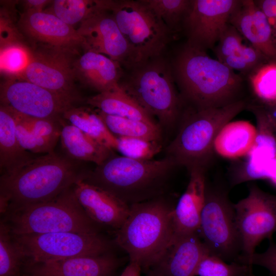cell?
Listing matches in <instances>:
<instances>
[{
  "instance_id": "obj_1",
  "label": "cell",
  "mask_w": 276,
  "mask_h": 276,
  "mask_svg": "<svg viewBox=\"0 0 276 276\" xmlns=\"http://www.w3.org/2000/svg\"><path fill=\"white\" fill-rule=\"evenodd\" d=\"M79 162L54 152L32 157L2 174L1 214L7 209L51 200L84 179L88 171Z\"/></svg>"
},
{
  "instance_id": "obj_2",
  "label": "cell",
  "mask_w": 276,
  "mask_h": 276,
  "mask_svg": "<svg viewBox=\"0 0 276 276\" xmlns=\"http://www.w3.org/2000/svg\"><path fill=\"white\" fill-rule=\"evenodd\" d=\"M172 72L181 97L190 107H219L242 100V78L205 51L188 43L176 56Z\"/></svg>"
},
{
  "instance_id": "obj_3",
  "label": "cell",
  "mask_w": 276,
  "mask_h": 276,
  "mask_svg": "<svg viewBox=\"0 0 276 276\" xmlns=\"http://www.w3.org/2000/svg\"><path fill=\"white\" fill-rule=\"evenodd\" d=\"M174 207L160 197L130 205L114 240L129 261L148 271L160 260L175 238Z\"/></svg>"
},
{
  "instance_id": "obj_4",
  "label": "cell",
  "mask_w": 276,
  "mask_h": 276,
  "mask_svg": "<svg viewBox=\"0 0 276 276\" xmlns=\"http://www.w3.org/2000/svg\"><path fill=\"white\" fill-rule=\"evenodd\" d=\"M176 166L167 156L158 160H139L114 153L88 171L83 180L130 205L159 197Z\"/></svg>"
},
{
  "instance_id": "obj_5",
  "label": "cell",
  "mask_w": 276,
  "mask_h": 276,
  "mask_svg": "<svg viewBox=\"0 0 276 276\" xmlns=\"http://www.w3.org/2000/svg\"><path fill=\"white\" fill-rule=\"evenodd\" d=\"M247 106L240 100L219 107H189L183 112L177 134L166 148V156L189 171L195 168L207 170L216 154L214 144L217 134Z\"/></svg>"
},
{
  "instance_id": "obj_6",
  "label": "cell",
  "mask_w": 276,
  "mask_h": 276,
  "mask_svg": "<svg viewBox=\"0 0 276 276\" xmlns=\"http://www.w3.org/2000/svg\"><path fill=\"white\" fill-rule=\"evenodd\" d=\"M73 186L48 201L7 209L1 214V221L16 235L62 232L100 233L102 227L86 214Z\"/></svg>"
},
{
  "instance_id": "obj_7",
  "label": "cell",
  "mask_w": 276,
  "mask_h": 276,
  "mask_svg": "<svg viewBox=\"0 0 276 276\" xmlns=\"http://www.w3.org/2000/svg\"><path fill=\"white\" fill-rule=\"evenodd\" d=\"M120 88L152 117L168 127L182 115V99L176 91L171 68L161 56L129 70Z\"/></svg>"
},
{
  "instance_id": "obj_8",
  "label": "cell",
  "mask_w": 276,
  "mask_h": 276,
  "mask_svg": "<svg viewBox=\"0 0 276 276\" xmlns=\"http://www.w3.org/2000/svg\"><path fill=\"white\" fill-rule=\"evenodd\" d=\"M198 234L209 255L227 262H237L242 250L234 203L224 183L206 181Z\"/></svg>"
},
{
  "instance_id": "obj_9",
  "label": "cell",
  "mask_w": 276,
  "mask_h": 276,
  "mask_svg": "<svg viewBox=\"0 0 276 276\" xmlns=\"http://www.w3.org/2000/svg\"><path fill=\"white\" fill-rule=\"evenodd\" d=\"M109 11L139 65L161 56L171 33L141 0L112 1Z\"/></svg>"
},
{
  "instance_id": "obj_10",
  "label": "cell",
  "mask_w": 276,
  "mask_h": 276,
  "mask_svg": "<svg viewBox=\"0 0 276 276\" xmlns=\"http://www.w3.org/2000/svg\"><path fill=\"white\" fill-rule=\"evenodd\" d=\"M13 235L25 257V263L99 256L112 252L113 248V243L100 233L62 232Z\"/></svg>"
},
{
  "instance_id": "obj_11",
  "label": "cell",
  "mask_w": 276,
  "mask_h": 276,
  "mask_svg": "<svg viewBox=\"0 0 276 276\" xmlns=\"http://www.w3.org/2000/svg\"><path fill=\"white\" fill-rule=\"evenodd\" d=\"M242 250L237 262L247 265L256 247L264 239H272L276 232V195L248 185V194L234 203Z\"/></svg>"
},
{
  "instance_id": "obj_12",
  "label": "cell",
  "mask_w": 276,
  "mask_h": 276,
  "mask_svg": "<svg viewBox=\"0 0 276 276\" xmlns=\"http://www.w3.org/2000/svg\"><path fill=\"white\" fill-rule=\"evenodd\" d=\"M76 50L43 44L32 53L30 62L18 78L40 86L76 104L81 101L75 81Z\"/></svg>"
},
{
  "instance_id": "obj_13",
  "label": "cell",
  "mask_w": 276,
  "mask_h": 276,
  "mask_svg": "<svg viewBox=\"0 0 276 276\" xmlns=\"http://www.w3.org/2000/svg\"><path fill=\"white\" fill-rule=\"evenodd\" d=\"M1 105L35 119L59 120L74 102L27 80L11 79L1 87Z\"/></svg>"
},
{
  "instance_id": "obj_14",
  "label": "cell",
  "mask_w": 276,
  "mask_h": 276,
  "mask_svg": "<svg viewBox=\"0 0 276 276\" xmlns=\"http://www.w3.org/2000/svg\"><path fill=\"white\" fill-rule=\"evenodd\" d=\"M240 1L192 0L182 29L187 43L206 51L214 47Z\"/></svg>"
},
{
  "instance_id": "obj_15",
  "label": "cell",
  "mask_w": 276,
  "mask_h": 276,
  "mask_svg": "<svg viewBox=\"0 0 276 276\" xmlns=\"http://www.w3.org/2000/svg\"><path fill=\"white\" fill-rule=\"evenodd\" d=\"M108 11L99 12L80 24L77 30L85 40L84 50L104 54L130 70L139 65L137 58Z\"/></svg>"
},
{
  "instance_id": "obj_16",
  "label": "cell",
  "mask_w": 276,
  "mask_h": 276,
  "mask_svg": "<svg viewBox=\"0 0 276 276\" xmlns=\"http://www.w3.org/2000/svg\"><path fill=\"white\" fill-rule=\"evenodd\" d=\"M73 188L79 203L95 222L116 232L122 226L129 214V205L83 179L76 182Z\"/></svg>"
},
{
  "instance_id": "obj_17",
  "label": "cell",
  "mask_w": 276,
  "mask_h": 276,
  "mask_svg": "<svg viewBox=\"0 0 276 276\" xmlns=\"http://www.w3.org/2000/svg\"><path fill=\"white\" fill-rule=\"evenodd\" d=\"M121 263L111 252L48 262L27 263L24 270L36 276H113Z\"/></svg>"
},
{
  "instance_id": "obj_18",
  "label": "cell",
  "mask_w": 276,
  "mask_h": 276,
  "mask_svg": "<svg viewBox=\"0 0 276 276\" xmlns=\"http://www.w3.org/2000/svg\"><path fill=\"white\" fill-rule=\"evenodd\" d=\"M19 25L30 38L43 44L74 50L81 47L85 49V40L78 30L51 13L24 12Z\"/></svg>"
},
{
  "instance_id": "obj_19",
  "label": "cell",
  "mask_w": 276,
  "mask_h": 276,
  "mask_svg": "<svg viewBox=\"0 0 276 276\" xmlns=\"http://www.w3.org/2000/svg\"><path fill=\"white\" fill-rule=\"evenodd\" d=\"M209 254L198 233L179 236L149 270L156 276H195L200 262Z\"/></svg>"
},
{
  "instance_id": "obj_20",
  "label": "cell",
  "mask_w": 276,
  "mask_h": 276,
  "mask_svg": "<svg viewBox=\"0 0 276 276\" xmlns=\"http://www.w3.org/2000/svg\"><path fill=\"white\" fill-rule=\"evenodd\" d=\"M228 23L235 27L264 56L276 59V47L271 25L255 1H240L231 14Z\"/></svg>"
},
{
  "instance_id": "obj_21",
  "label": "cell",
  "mask_w": 276,
  "mask_h": 276,
  "mask_svg": "<svg viewBox=\"0 0 276 276\" xmlns=\"http://www.w3.org/2000/svg\"><path fill=\"white\" fill-rule=\"evenodd\" d=\"M206 171L199 168L189 171L188 186L174 209L175 238L198 233L205 200Z\"/></svg>"
},
{
  "instance_id": "obj_22",
  "label": "cell",
  "mask_w": 276,
  "mask_h": 276,
  "mask_svg": "<svg viewBox=\"0 0 276 276\" xmlns=\"http://www.w3.org/2000/svg\"><path fill=\"white\" fill-rule=\"evenodd\" d=\"M77 79L99 93L120 88L122 65L108 56L87 49L74 63Z\"/></svg>"
},
{
  "instance_id": "obj_23",
  "label": "cell",
  "mask_w": 276,
  "mask_h": 276,
  "mask_svg": "<svg viewBox=\"0 0 276 276\" xmlns=\"http://www.w3.org/2000/svg\"><path fill=\"white\" fill-rule=\"evenodd\" d=\"M14 112L17 139L24 150L43 154L55 152L60 137L62 118L59 120L31 118Z\"/></svg>"
},
{
  "instance_id": "obj_24",
  "label": "cell",
  "mask_w": 276,
  "mask_h": 276,
  "mask_svg": "<svg viewBox=\"0 0 276 276\" xmlns=\"http://www.w3.org/2000/svg\"><path fill=\"white\" fill-rule=\"evenodd\" d=\"M60 140L65 155L78 162H90L98 166L115 153L63 118Z\"/></svg>"
},
{
  "instance_id": "obj_25",
  "label": "cell",
  "mask_w": 276,
  "mask_h": 276,
  "mask_svg": "<svg viewBox=\"0 0 276 276\" xmlns=\"http://www.w3.org/2000/svg\"><path fill=\"white\" fill-rule=\"evenodd\" d=\"M256 128L249 122L239 120L226 124L214 144L216 154L228 159L246 157L255 144Z\"/></svg>"
},
{
  "instance_id": "obj_26",
  "label": "cell",
  "mask_w": 276,
  "mask_h": 276,
  "mask_svg": "<svg viewBox=\"0 0 276 276\" xmlns=\"http://www.w3.org/2000/svg\"><path fill=\"white\" fill-rule=\"evenodd\" d=\"M87 103L103 113L152 124H157L153 117L120 88L98 93L88 98Z\"/></svg>"
},
{
  "instance_id": "obj_27",
  "label": "cell",
  "mask_w": 276,
  "mask_h": 276,
  "mask_svg": "<svg viewBox=\"0 0 276 276\" xmlns=\"http://www.w3.org/2000/svg\"><path fill=\"white\" fill-rule=\"evenodd\" d=\"M32 157L18 142L14 111L0 107V168L1 174Z\"/></svg>"
},
{
  "instance_id": "obj_28",
  "label": "cell",
  "mask_w": 276,
  "mask_h": 276,
  "mask_svg": "<svg viewBox=\"0 0 276 276\" xmlns=\"http://www.w3.org/2000/svg\"><path fill=\"white\" fill-rule=\"evenodd\" d=\"M257 123L256 137L251 150L245 159L263 164L276 158V124L265 107L250 105Z\"/></svg>"
},
{
  "instance_id": "obj_29",
  "label": "cell",
  "mask_w": 276,
  "mask_h": 276,
  "mask_svg": "<svg viewBox=\"0 0 276 276\" xmlns=\"http://www.w3.org/2000/svg\"><path fill=\"white\" fill-rule=\"evenodd\" d=\"M62 118L100 143L116 150L118 137L108 130L96 109L75 106L65 111Z\"/></svg>"
},
{
  "instance_id": "obj_30",
  "label": "cell",
  "mask_w": 276,
  "mask_h": 276,
  "mask_svg": "<svg viewBox=\"0 0 276 276\" xmlns=\"http://www.w3.org/2000/svg\"><path fill=\"white\" fill-rule=\"evenodd\" d=\"M112 1L56 0L48 11L66 24H80L94 14L110 9Z\"/></svg>"
},
{
  "instance_id": "obj_31",
  "label": "cell",
  "mask_w": 276,
  "mask_h": 276,
  "mask_svg": "<svg viewBox=\"0 0 276 276\" xmlns=\"http://www.w3.org/2000/svg\"><path fill=\"white\" fill-rule=\"evenodd\" d=\"M96 110L108 130L117 137L161 141L162 132L158 124L109 115Z\"/></svg>"
},
{
  "instance_id": "obj_32",
  "label": "cell",
  "mask_w": 276,
  "mask_h": 276,
  "mask_svg": "<svg viewBox=\"0 0 276 276\" xmlns=\"http://www.w3.org/2000/svg\"><path fill=\"white\" fill-rule=\"evenodd\" d=\"M25 257L8 227L0 222V276H20Z\"/></svg>"
},
{
  "instance_id": "obj_33",
  "label": "cell",
  "mask_w": 276,
  "mask_h": 276,
  "mask_svg": "<svg viewBox=\"0 0 276 276\" xmlns=\"http://www.w3.org/2000/svg\"><path fill=\"white\" fill-rule=\"evenodd\" d=\"M172 33L182 29L192 5L190 0H141Z\"/></svg>"
},
{
  "instance_id": "obj_34",
  "label": "cell",
  "mask_w": 276,
  "mask_h": 276,
  "mask_svg": "<svg viewBox=\"0 0 276 276\" xmlns=\"http://www.w3.org/2000/svg\"><path fill=\"white\" fill-rule=\"evenodd\" d=\"M253 268L237 262L227 263L217 257L207 255L200 262L195 276H252Z\"/></svg>"
},
{
  "instance_id": "obj_35",
  "label": "cell",
  "mask_w": 276,
  "mask_h": 276,
  "mask_svg": "<svg viewBox=\"0 0 276 276\" xmlns=\"http://www.w3.org/2000/svg\"><path fill=\"white\" fill-rule=\"evenodd\" d=\"M32 53L15 41L4 44L1 49V71L3 73L19 78L31 60Z\"/></svg>"
},
{
  "instance_id": "obj_36",
  "label": "cell",
  "mask_w": 276,
  "mask_h": 276,
  "mask_svg": "<svg viewBox=\"0 0 276 276\" xmlns=\"http://www.w3.org/2000/svg\"><path fill=\"white\" fill-rule=\"evenodd\" d=\"M256 96L264 104L276 103V62L262 65L250 77Z\"/></svg>"
},
{
  "instance_id": "obj_37",
  "label": "cell",
  "mask_w": 276,
  "mask_h": 276,
  "mask_svg": "<svg viewBox=\"0 0 276 276\" xmlns=\"http://www.w3.org/2000/svg\"><path fill=\"white\" fill-rule=\"evenodd\" d=\"M160 142L140 139L118 137L116 150L122 155L139 160H150L162 149Z\"/></svg>"
},
{
  "instance_id": "obj_38",
  "label": "cell",
  "mask_w": 276,
  "mask_h": 276,
  "mask_svg": "<svg viewBox=\"0 0 276 276\" xmlns=\"http://www.w3.org/2000/svg\"><path fill=\"white\" fill-rule=\"evenodd\" d=\"M263 54L251 46L243 44L233 54L220 61L232 70L247 72L257 67L261 62Z\"/></svg>"
},
{
  "instance_id": "obj_39",
  "label": "cell",
  "mask_w": 276,
  "mask_h": 276,
  "mask_svg": "<svg viewBox=\"0 0 276 276\" xmlns=\"http://www.w3.org/2000/svg\"><path fill=\"white\" fill-rule=\"evenodd\" d=\"M242 45V36L235 27L228 23L222 32L215 48L218 60L220 61L233 54Z\"/></svg>"
},
{
  "instance_id": "obj_40",
  "label": "cell",
  "mask_w": 276,
  "mask_h": 276,
  "mask_svg": "<svg viewBox=\"0 0 276 276\" xmlns=\"http://www.w3.org/2000/svg\"><path fill=\"white\" fill-rule=\"evenodd\" d=\"M247 265H258L266 268L272 276H276V243L269 240L266 250L261 253H255Z\"/></svg>"
},
{
  "instance_id": "obj_41",
  "label": "cell",
  "mask_w": 276,
  "mask_h": 276,
  "mask_svg": "<svg viewBox=\"0 0 276 276\" xmlns=\"http://www.w3.org/2000/svg\"><path fill=\"white\" fill-rule=\"evenodd\" d=\"M268 19L276 17V0L255 1Z\"/></svg>"
},
{
  "instance_id": "obj_42",
  "label": "cell",
  "mask_w": 276,
  "mask_h": 276,
  "mask_svg": "<svg viewBox=\"0 0 276 276\" xmlns=\"http://www.w3.org/2000/svg\"><path fill=\"white\" fill-rule=\"evenodd\" d=\"M51 3L47 0H27L24 1L25 12H36L43 11V8Z\"/></svg>"
},
{
  "instance_id": "obj_43",
  "label": "cell",
  "mask_w": 276,
  "mask_h": 276,
  "mask_svg": "<svg viewBox=\"0 0 276 276\" xmlns=\"http://www.w3.org/2000/svg\"><path fill=\"white\" fill-rule=\"evenodd\" d=\"M142 267L137 262L129 261L119 276H140Z\"/></svg>"
},
{
  "instance_id": "obj_44",
  "label": "cell",
  "mask_w": 276,
  "mask_h": 276,
  "mask_svg": "<svg viewBox=\"0 0 276 276\" xmlns=\"http://www.w3.org/2000/svg\"><path fill=\"white\" fill-rule=\"evenodd\" d=\"M265 107L267 110L276 124V103L267 105V106Z\"/></svg>"
},
{
  "instance_id": "obj_45",
  "label": "cell",
  "mask_w": 276,
  "mask_h": 276,
  "mask_svg": "<svg viewBox=\"0 0 276 276\" xmlns=\"http://www.w3.org/2000/svg\"><path fill=\"white\" fill-rule=\"evenodd\" d=\"M273 31L274 41L276 47V17L269 19Z\"/></svg>"
},
{
  "instance_id": "obj_46",
  "label": "cell",
  "mask_w": 276,
  "mask_h": 276,
  "mask_svg": "<svg viewBox=\"0 0 276 276\" xmlns=\"http://www.w3.org/2000/svg\"><path fill=\"white\" fill-rule=\"evenodd\" d=\"M20 276H36V275L31 274V273L25 272L24 273H22V274Z\"/></svg>"
},
{
  "instance_id": "obj_47",
  "label": "cell",
  "mask_w": 276,
  "mask_h": 276,
  "mask_svg": "<svg viewBox=\"0 0 276 276\" xmlns=\"http://www.w3.org/2000/svg\"><path fill=\"white\" fill-rule=\"evenodd\" d=\"M147 276H156V275L151 270H148Z\"/></svg>"
},
{
  "instance_id": "obj_48",
  "label": "cell",
  "mask_w": 276,
  "mask_h": 276,
  "mask_svg": "<svg viewBox=\"0 0 276 276\" xmlns=\"http://www.w3.org/2000/svg\"><path fill=\"white\" fill-rule=\"evenodd\" d=\"M252 276H255V275H252Z\"/></svg>"
}]
</instances>
